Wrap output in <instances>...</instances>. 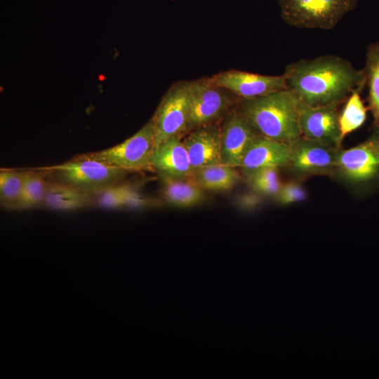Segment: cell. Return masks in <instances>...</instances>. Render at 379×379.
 Masks as SVG:
<instances>
[{
  "label": "cell",
  "mask_w": 379,
  "mask_h": 379,
  "mask_svg": "<svg viewBox=\"0 0 379 379\" xmlns=\"http://www.w3.org/2000/svg\"><path fill=\"white\" fill-rule=\"evenodd\" d=\"M288 89L311 107L340 105L366 87L364 69L335 55L302 59L288 64L283 74Z\"/></svg>",
  "instance_id": "obj_1"
},
{
  "label": "cell",
  "mask_w": 379,
  "mask_h": 379,
  "mask_svg": "<svg viewBox=\"0 0 379 379\" xmlns=\"http://www.w3.org/2000/svg\"><path fill=\"white\" fill-rule=\"evenodd\" d=\"M302 102L290 89L250 99H239L237 107L260 135L288 145L301 137Z\"/></svg>",
  "instance_id": "obj_2"
},
{
  "label": "cell",
  "mask_w": 379,
  "mask_h": 379,
  "mask_svg": "<svg viewBox=\"0 0 379 379\" xmlns=\"http://www.w3.org/2000/svg\"><path fill=\"white\" fill-rule=\"evenodd\" d=\"M32 168L48 181L67 185L93 195L121 182L131 172L80 154L60 164Z\"/></svg>",
  "instance_id": "obj_3"
},
{
  "label": "cell",
  "mask_w": 379,
  "mask_h": 379,
  "mask_svg": "<svg viewBox=\"0 0 379 379\" xmlns=\"http://www.w3.org/2000/svg\"><path fill=\"white\" fill-rule=\"evenodd\" d=\"M359 0H278L287 25L303 29L330 30L356 8Z\"/></svg>",
  "instance_id": "obj_4"
},
{
  "label": "cell",
  "mask_w": 379,
  "mask_h": 379,
  "mask_svg": "<svg viewBox=\"0 0 379 379\" xmlns=\"http://www.w3.org/2000/svg\"><path fill=\"white\" fill-rule=\"evenodd\" d=\"M239 99L211 77L191 81L187 132L224 118Z\"/></svg>",
  "instance_id": "obj_5"
},
{
  "label": "cell",
  "mask_w": 379,
  "mask_h": 379,
  "mask_svg": "<svg viewBox=\"0 0 379 379\" xmlns=\"http://www.w3.org/2000/svg\"><path fill=\"white\" fill-rule=\"evenodd\" d=\"M156 149L154 126L150 119L123 142L100 151L80 154L119 168L135 171L152 168Z\"/></svg>",
  "instance_id": "obj_6"
},
{
  "label": "cell",
  "mask_w": 379,
  "mask_h": 379,
  "mask_svg": "<svg viewBox=\"0 0 379 379\" xmlns=\"http://www.w3.org/2000/svg\"><path fill=\"white\" fill-rule=\"evenodd\" d=\"M191 81L174 83L163 96L151 120L156 149L166 140L187 132Z\"/></svg>",
  "instance_id": "obj_7"
},
{
  "label": "cell",
  "mask_w": 379,
  "mask_h": 379,
  "mask_svg": "<svg viewBox=\"0 0 379 379\" xmlns=\"http://www.w3.org/2000/svg\"><path fill=\"white\" fill-rule=\"evenodd\" d=\"M336 173L352 182L366 181L379 174V130L362 143L338 151Z\"/></svg>",
  "instance_id": "obj_8"
},
{
  "label": "cell",
  "mask_w": 379,
  "mask_h": 379,
  "mask_svg": "<svg viewBox=\"0 0 379 379\" xmlns=\"http://www.w3.org/2000/svg\"><path fill=\"white\" fill-rule=\"evenodd\" d=\"M290 146L291 157L288 166L296 174L303 176L335 174L340 149L302 136Z\"/></svg>",
  "instance_id": "obj_9"
},
{
  "label": "cell",
  "mask_w": 379,
  "mask_h": 379,
  "mask_svg": "<svg viewBox=\"0 0 379 379\" xmlns=\"http://www.w3.org/2000/svg\"><path fill=\"white\" fill-rule=\"evenodd\" d=\"M311 107L302 103L300 114L301 136L340 149L343 140L339 126L338 106Z\"/></svg>",
  "instance_id": "obj_10"
},
{
  "label": "cell",
  "mask_w": 379,
  "mask_h": 379,
  "mask_svg": "<svg viewBox=\"0 0 379 379\" xmlns=\"http://www.w3.org/2000/svg\"><path fill=\"white\" fill-rule=\"evenodd\" d=\"M212 81L223 87L240 99H250L288 89L281 75H263L230 69L211 77Z\"/></svg>",
  "instance_id": "obj_11"
},
{
  "label": "cell",
  "mask_w": 379,
  "mask_h": 379,
  "mask_svg": "<svg viewBox=\"0 0 379 379\" xmlns=\"http://www.w3.org/2000/svg\"><path fill=\"white\" fill-rule=\"evenodd\" d=\"M258 135L236 105L225 115L221 126L222 164L240 167L246 149Z\"/></svg>",
  "instance_id": "obj_12"
},
{
  "label": "cell",
  "mask_w": 379,
  "mask_h": 379,
  "mask_svg": "<svg viewBox=\"0 0 379 379\" xmlns=\"http://www.w3.org/2000/svg\"><path fill=\"white\" fill-rule=\"evenodd\" d=\"M194 170L221 163V127L215 123L189 131L182 138Z\"/></svg>",
  "instance_id": "obj_13"
},
{
  "label": "cell",
  "mask_w": 379,
  "mask_h": 379,
  "mask_svg": "<svg viewBox=\"0 0 379 379\" xmlns=\"http://www.w3.org/2000/svg\"><path fill=\"white\" fill-rule=\"evenodd\" d=\"M291 157L290 145L258 135L246 149L240 168L247 173L265 167L288 166Z\"/></svg>",
  "instance_id": "obj_14"
},
{
  "label": "cell",
  "mask_w": 379,
  "mask_h": 379,
  "mask_svg": "<svg viewBox=\"0 0 379 379\" xmlns=\"http://www.w3.org/2000/svg\"><path fill=\"white\" fill-rule=\"evenodd\" d=\"M151 164L159 174L172 177L192 178L194 173L182 135H174L164 141L155 149Z\"/></svg>",
  "instance_id": "obj_15"
},
{
  "label": "cell",
  "mask_w": 379,
  "mask_h": 379,
  "mask_svg": "<svg viewBox=\"0 0 379 379\" xmlns=\"http://www.w3.org/2000/svg\"><path fill=\"white\" fill-rule=\"evenodd\" d=\"M159 175L161 182V197L168 204L189 208L204 201V190L192 178H180Z\"/></svg>",
  "instance_id": "obj_16"
},
{
  "label": "cell",
  "mask_w": 379,
  "mask_h": 379,
  "mask_svg": "<svg viewBox=\"0 0 379 379\" xmlns=\"http://www.w3.org/2000/svg\"><path fill=\"white\" fill-rule=\"evenodd\" d=\"M91 207H95L93 194L67 185L48 181L44 208L71 211Z\"/></svg>",
  "instance_id": "obj_17"
},
{
  "label": "cell",
  "mask_w": 379,
  "mask_h": 379,
  "mask_svg": "<svg viewBox=\"0 0 379 379\" xmlns=\"http://www.w3.org/2000/svg\"><path fill=\"white\" fill-rule=\"evenodd\" d=\"M192 178L204 190L217 192L233 188L240 175L234 167L218 164L194 170Z\"/></svg>",
  "instance_id": "obj_18"
},
{
  "label": "cell",
  "mask_w": 379,
  "mask_h": 379,
  "mask_svg": "<svg viewBox=\"0 0 379 379\" xmlns=\"http://www.w3.org/2000/svg\"><path fill=\"white\" fill-rule=\"evenodd\" d=\"M364 70L368 88V109L373 118L374 126L379 130V42L367 46Z\"/></svg>",
  "instance_id": "obj_19"
},
{
  "label": "cell",
  "mask_w": 379,
  "mask_h": 379,
  "mask_svg": "<svg viewBox=\"0 0 379 379\" xmlns=\"http://www.w3.org/2000/svg\"><path fill=\"white\" fill-rule=\"evenodd\" d=\"M23 187L18 210L44 208L48 180L39 171L22 169Z\"/></svg>",
  "instance_id": "obj_20"
},
{
  "label": "cell",
  "mask_w": 379,
  "mask_h": 379,
  "mask_svg": "<svg viewBox=\"0 0 379 379\" xmlns=\"http://www.w3.org/2000/svg\"><path fill=\"white\" fill-rule=\"evenodd\" d=\"M367 108L365 107L360 92H353L345 102L339 114V126L342 139L360 128L366 119Z\"/></svg>",
  "instance_id": "obj_21"
},
{
  "label": "cell",
  "mask_w": 379,
  "mask_h": 379,
  "mask_svg": "<svg viewBox=\"0 0 379 379\" xmlns=\"http://www.w3.org/2000/svg\"><path fill=\"white\" fill-rule=\"evenodd\" d=\"M23 187L22 170L1 168L0 171V205L18 210Z\"/></svg>",
  "instance_id": "obj_22"
},
{
  "label": "cell",
  "mask_w": 379,
  "mask_h": 379,
  "mask_svg": "<svg viewBox=\"0 0 379 379\" xmlns=\"http://www.w3.org/2000/svg\"><path fill=\"white\" fill-rule=\"evenodd\" d=\"M129 184L122 181L93 194L95 207L115 209L125 208Z\"/></svg>",
  "instance_id": "obj_23"
},
{
  "label": "cell",
  "mask_w": 379,
  "mask_h": 379,
  "mask_svg": "<svg viewBox=\"0 0 379 379\" xmlns=\"http://www.w3.org/2000/svg\"><path fill=\"white\" fill-rule=\"evenodd\" d=\"M276 197L280 204L287 205L305 200L307 193L300 183L289 182L281 185Z\"/></svg>",
  "instance_id": "obj_24"
},
{
  "label": "cell",
  "mask_w": 379,
  "mask_h": 379,
  "mask_svg": "<svg viewBox=\"0 0 379 379\" xmlns=\"http://www.w3.org/2000/svg\"><path fill=\"white\" fill-rule=\"evenodd\" d=\"M249 184L255 192L265 196H277L282 185L279 180L274 181L250 182Z\"/></svg>",
  "instance_id": "obj_25"
}]
</instances>
